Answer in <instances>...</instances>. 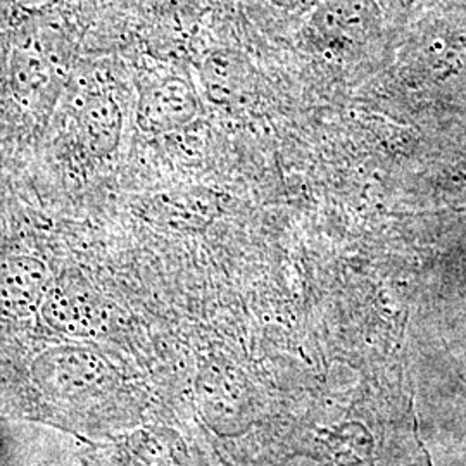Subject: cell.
<instances>
[{
	"label": "cell",
	"instance_id": "obj_2",
	"mask_svg": "<svg viewBox=\"0 0 466 466\" xmlns=\"http://www.w3.org/2000/svg\"><path fill=\"white\" fill-rule=\"evenodd\" d=\"M199 113L194 86L184 78L169 76L142 92L137 104V125L146 134H167L184 128Z\"/></svg>",
	"mask_w": 466,
	"mask_h": 466
},
{
	"label": "cell",
	"instance_id": "obj_1",
	"mask_svg": "<svg viewBox=\"0 0 466 466\" xmlns=\"http://www.w3.org/2000/svg\"><path fill=\"white\" fill-rule=\"evenodd\" d=\"M382 28L375 0H327L309 17L308 35L318 49L346 56L363 49Z\"/></svg>",
	"mask_w": 466,
	"mask_h": 466
},
{
	"label": "cell",
	"instance_id": "obj_3",
	"mask_svg": "<svg viewBox=\"0 0 466 466\" xmlns=\"http://www.w3.org/2000/svg\"><path fill=\"white\" fill-rule=\"evenodd\" d=\"M200 80L208 99L218 106H237L250 97L254 90V75L249 63L230 52H221L208 59Z\"/></svg>",
	"mask_w": 466,
	"mask_h": 466
},
{
	"label": "cell",
	"instance_id": "obj_4",
	"mask_svg": "<svg viewBox=\"0 0 466 466\" xmlns=\"http://www.w3.org/2000/svg\"><path fill=\"white\" fill-rule=\"evenodd\" d=\"M123 130V115L115 100L97 96L88 100L78 117L80 142L96 157H107L116 150Z\"/></svg>",
	"mask_w": 466,
	"mask_h": 466
}]
</instances>
